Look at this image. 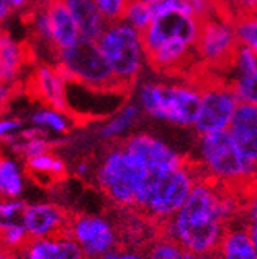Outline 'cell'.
Masks as SVG:
<instances>
[{"mask_svg": "<svg viewBox=\"0 0 257 259\" xmlns=\"http://www.w3.org/2000/svg\"><path fill=\"white\" fill-rule=\"evenodd\" d=\"M241 212L234 188L200 177L182 207L163 225V236L199 256H213L230 222Z\"/></svg>", "mask_w": 257, "mask_h": 259, "instance_id": "1", "label": "cell"}, {"mask_svg": "<svg viewBox=\"0 0 257 259\" xmlns=\"http://www.w3.org/2000/svg\"><path fill=\"white\" fill-rule=\"evenodd\" d=\"M199 179L197 167L189 161L169 169H147L144 190L136 209L153 222L164 223L182 207Z\"/></svg>", "mask_w": 257, "mask_h": 259, "instance_id": "2", "label": "cell"}, {"mask_svg": "<svg viewBox=\"0 0 257 259\" xmlns=\"http://www.w3.org/2000/svg\"><path fill=\"white\" fill-rule=\"evenodd\" d=\"M93 177L115 205L136 209L147 179V166L123 144H115L102 155Z\"/></svg>", "mask_w": 257, "mask_h": 259, "instance_id": "3", "label": "cell"}, {"mask_svg": "<svg viewBox=\"0 0 257 259\" xmlns=\"http://www.w3.org/2000/svg\"><path fill=\"white\" fill-rule=\"evenodd\" d=\"M194 166L200 177L223 187L251 185L255 179V171L245 163L227 130L199 135Z\"/></svg>", "mask_w": 257, "mask_h": 259, "instance_id": "4", "label": "cell"}, {"mask_svg": "<svg viewBox=\"0 0 257 259\" xmlns=\"http://www.w3.org/2000/svg\"><path fill=\"white\" fill-rule=\"evenodd\" d=\"M136 103L142 114L175 126L194 125L200 89L192 84H164L147 81L137 87Z\"/></svg>", "mask_w": 257, "mask_h": 259, "instance_id": "5", "label": "cell"}, {"mask_svg": "<svg viewBox=\"0 0 257 259\" xmlns=\"http://www.w3.org/2000/svg\"><path fill=\"white\" fill-rule=\"evenodd\" d=\"M96 45L117 84L128 90L142 74L147 60L142 33L123 21L106 24Z\"/></svg>", "mask_w": 257, "mask_h": 259, "instance_id": "6", "label": "cell"}, {"mask_svg": "<svg viewBox=\"0 0 257 259\" xmlns=\"http://www.w3.org/2000/svg\"><path fill=\"white\" fill-rule=\"evenodd\" d=\"M56 68L67 82L92 89H122L114 79L96 41L79 40L67 49L57 51Z\"/></svg>", "mask_w": 257, "mask_h": 259, "instance_id": "7", "label": "cell"}, {"mask_svg": "<svg viewBox=\"0 0 257 259\" xmlns=\"http://www.w3.org/2000/svg\"><path fill=\"white\" fill-rule=\"evenodd\" d=\"M237 48L234 19L224 11H218L213 16L200 21L194 53L202 63L210 67L229 65Z\"/></svg>", "mask_w": 257, "mask_h": 259, "instance_id": "8", "label": "cell"}, {"mask_svg": "<svg viewBox=\"0 0 257 259\" xmlns=\"http://www.w3.org/2000/svg\"><path fill=\"white\" fill-rule=\"evenodd\" d=\"M240 101L229 84L210 82L200 89L199 111L192 128L197 135L216 133L227 130Z\"/></svg>", "mask_w": 257, "mask_h": 259, "instance_id": "9", "label": "cell"}, {"mask_svg": "<svg viewBox=\"0 0 257 259\" xmlns=\"http://www.w3.org/2000/svg\"><path fill=\"white\" fill-rule=\"evenodd\" d=\"M67 232L79 245L85 259H99L119 247V234L105 215L81 213L70 217Z\"/></svg>", "mask_w": 257, "mask_h": 259, "instance_id": "10", "label": "cell"}, {"mask_svg": "<svg viewBox=\"0 0 257 259\" xmlns=\"http://www.w3.org/2000/svg\"><path fill=\"white\" fill-rule=\"evenodd\" d=\"M200 21L188 13H168L155 15L148 27L142 32L145 53H151L161 43L169 40H182L194 48L199 35Z\"/></svg>", "mask_w": 257, "mask_h": 259, "instance_id": "11", "label": "cell"}, {"mask_svg": "<svg viewBox=\"0 0 257 259\" xmlns=\"http://www.w3.org/2000/svg\"><path fill=\"white\" fill-rule=\"evenodd\" d=\"M70 213L57 202H32L25 205L21 223L29 239H46L67 232Z\"/></svg>", "mask_w": 257, "mask_h": 259, "instance_id": "12", "label": "cell"}, {"mask_svg": "<svg viewBox=\"0 0 257 259\" xmlns=\"http://www.w3.org/2000/svg\"><path fill=\"white\" fill-rule=\"evenodd\" d=\"M123 147L133 152L144 161L147 169H169L183 164L186 160L168 142L150 133H133L122 142Z\"/></svg>", "mask_w": 257, "mask_h": 259, "instance_id": "13", "label": "cell"}, {"mask_svg": "<svg viewBox=\"0 0 257 259\" xmlns=\"http://www.w3.org/2000/svg\"><path fill=\"white\" fill-rule=\"evenodd\" d=\"M227 133L235 142L243 160L255 171L257 167V105L240 103L227 126Z\"/></svg>", "mask_w": 257, "mask_h": 259, "instance_id": "14", "label": "cell"}, {"mask_svg": "<svg viewBox=\"0 0 257 259\" xmlns=\"http://www.w3.org/2000/svg\"><path fill=\"white\" fill-rule=\"evenodd\" d=\"M229 65L232 67V82L229 85L237 100L257 105V53L238 46Z\"/></svg>", "mask_w": 257, "mask_h": 259, "instance_id": "15", "label": "cell"}, {"mask_svg": "<svg viewBox=\"0 0 257 259\" xmlns=\"http://www.w3.org/2000/svg\"><path fill=\"white\" fill-rule=\"evenodd\" d=\"M18 253L21 259H85L68 232L46 239H29Z\"/></svg>", "mask_w": 257, "mask_h": 259, "instance_id": "16", "label": "cell"}, {"mask_svg": "<svg viewBox=\"0 0 257 259\" xmlns=\"http://www.w3.org/2000/svg\"><path fill=\"white\" fill-rule=\"evenodd\" d=\"M30 89L46 106L67 111V81L56 65H38L32 74Z\"/></svg>", "mask_w": 257, "mask_h": 259, "instance_id": "17", "label": "cell"}, {"mask_svg": "<svg viewBox=\"0 0 257 259\" xmlns=\"http://www.w3.org/2000/svg\"><path fill=\"white\" fill-rule=\"evenodd\" d=\"M46 13L49 19L50 45L56 53L60 49H67L81 40L78 25L62 0H49L46 5Z\"/></svg>", "mask_w": 257, "mask_h": 259, "instance_id": "18", "label": "cell"}, {"mask_svg": "<svg viewBox=\"0 0 257 259\" xmlns=\"http://www.w3.org/2000/svg\"><path fill=\"white\" fill-rule=\"evenodd\" d=\"M78 25L81 40L96 41L101 32L106 27L93 0H62Z\"/></svg>", "mask_w": 257, "mask_h": 259, "instance_id": "19", "label": "cell"}, {"mask_svg": "<svg viewBox=\"0 0 257 259\" xmlns=\"http://www.w3.org/2000/svg\"><path fill=\"white\" fill-rule=\"evenodd\" d=\"M140 117H142V111H140L139 105L133 100H128L117 111L112 112L108 120L99 126L98 136L102 141L123 139L131 135Z\"/></svg>", "mask_w": 257, "mask_h": 259, "instance_id": "20", "label": "cell"}, {"mask_svg": "<svg viewBox=\"0 0 257 259\" xmlns=\"http://www.w3.org/2000/svg\"><path fill=\"white\" fill-rule=\"evenodd\" d=\"M213 259H257L255 243L249 239L246 228L230 223Z\"/></svg>", "mask_w": 257, "mask_h": 259, "instance_id": "21", "label": "cell"}, {"mask_svg": "<svg viewBox=\"0 0 257 259\" xmlns=\"http://www.w3.org/2000/svg\"><path fill=\"white\" fill-rule=\"evenodd\" d=\"M27 62V49L8 32L0 33V71L2 79L13 84L21 77Z\"/></svg>", "mask_w": 257, "mask_h": 259, "instance_id": "22", "label": "cell"}, {"mask_svg": "<svg viewBox=\"0 0 257 259\" xmlns=\"http://www.w3.org/2000/svg\"><path fill=\"white\" fill-rule=\"evenodd\" d=\"M192 49L194 48L182 40H169L148 53L147 60L160 71H177L191 59Z\"/></svg>", "mask_w": 257, "mask_h": 259, "instance_id": "23", "label": "cell"}, {"mask_svg": "<svg viewBox=\"0 0 257 259\" xmlns=\"http://www.w3.org/2000/svg\"><path fill=\"white\" fill-rule=\"evenodd\" d=\"M29 122L30 126L40 130L47 136H67L73 130L76 120L65 109L43 106L30 114Z\"/></svg>", "mask_w": 257, "mask_h": 259, "instance_id": "24", "label": "cell"}, {"mask_svg": "<svg viewBox=\"0 0 257 259\" xmlns=\"http://www.w3.org/2000/svg\"><path fill=\"white\" fill-rule=\"evenodd\" d=\"M25 190L24 167L18 158L4 155L0 157V198L16 199Z\"/></svg>", "mask_w": 257, "mask_h": 259, "instance_id": "25", "label": "cell"}, {"mask_svg": "<svg viewBox=\"0 0 257 259\" xmlns=\"http://www.w3.org/2000/svg\"><path fill=\"white\" fill-rule=\"evenodd\" d=\"M25 167L32 176L47 177V180H59L68 174V166L59 155L50 152L40 153L25 160Z\"/></svg>", "mask_w": 257, "mask_h": 259, "instance_id": "26", "label": "cell"}, {"mask_svg": "<svg viewBox=\"0 0 257 259\" xmlns=\"http://www.w3.org/2000/svg\"><path fill=\"white\" fill-rule=\"evenodd\" d=\"M145 256L147 259H213V256H199L192 253L164 236H160L151 242Z\"/></svg>", "mask_w": 257, "mask_h": 259, "instance_id": "27", "label": "cell"}, {"mask_svg": "<svg viewBox=\"0 0 257 259\" xmlns=\"http://www.w3.org/2000/svg\"><path fill=\"white\" fill-rule=\"evenodd\" d=\"M122 21L142 33L153 21V8L151 5L142 4L139 0H130L123 11Z\"/></svg>", "mask_w": 257, "mask_h": 259, "instance_id": "28", "label": "cell"}, {"mask_svg": "<svg viewBox=\"0 0 257 259\" xmlns=\"http://www.w3.org/2000/svg\"><path fill=\"white\" fill-rule=\"evenodd\" d=\"M234 30L238 46L257 51V19L255 13L237 16L234 19Z\"/></svg>", "mask_w": 257, "mask_h": 259, "instance_id": "29", "label": "cell"}, {"mask_svg": "<svg viewBox=\"0 0 257 259\" xmlns=\"http://www.w3.org/2000/svg\"><path fill=\"white\" fill-rule=\"evenodd\" d=\"M29 240L27 231L22 226V223H10L0 229V243L8 253H18L24 243Z\"/></svg>", "mask_w": 257, "mask_h": 259, "instance_id": "30", "label": "cell"}, {"mask_svg": "<svg viewBox=\"0 0 257 259\" xmlns=\"http://www.w3.org/2000/svg\"><path fill=\"white\" fill-rule=\"evenodd\" d=\"M25 205H27V202L22 198H16V199L0 198V229L10 223H19Z\"/></svg>", "mask_w": 257, "mask_h": 259, "instance_id": "31", "label": "cell"}, {"mask_svg": "<svg viewBox=\"0 0 257 259\" xmlns=\"http://www.w3.org/2000/svg\"><path fill=\"white\" fill-rule=\"evenodd\" d=\"M93 2L102 19L106 21V24H109L115 21H122L123 11L130 0H93Z\"/></svg>", "mask_w": 257, "mask_h": 259, "instance_id": "32", "label": "cell"}, {"mask_svg": "<svg viewBox=\"0 0 257 259\" xmlns=\"http://www.w3.org/2000/svg\"><path fill=\"white\" fill-rule=\"evenodd\" d=\"M218 2H220L221 11L232 19L246 15V13H255L257 7V0H218Z\"/></svg>", "mask_w": 257, "mask_h": 259, "instance_id": "33", "label": "cell"}, {"mask_svg": "<svg viewBox=\"0 0 257 259\" xmlns=\"http://www.w3.org/2000/svg\"><path fill=\"white\" fill-rule=\"evenodd\" d=\"M25 126L24 120L19 117H10V115H0V146H4L13 136H16Z\"/></svg>", "mask_w": 257, "mask_h": 259, "instance_id": "34", "label": "cell"}, {"mask_svg": "<svg viewBox=\"0 0 257 259\" xmlns=\"http://www.w3.org/2000/svg\"><path fill=\"white\" fill-rule=\"evenodd\" d=\"M188 5L191 8V13L194 15L199 21H203L215 13L221 11L220 2L218 0H188Z\"/></svg>", "mask_w": 257, "mask_h": 259, "instance_id": "35", "label": "cell"}, {"mask_svg": "<svg viewBox=\"0 0 257 259\" xmlns=\"http://www.w3.org/2000/svg\"><path fill=\"white\" fill-rule=\"evenodd\" d=\"M153 8V16L155 15H168V13H188L192 15L188 5V0H158Z\"/></svg>", "mask_w": 257, "mask_h": 259, "instance_id": "36", "label": "cell"}, {"mask_svg": "<svg viewBox=\"0 0 257 259\" xmlns=\"http://www.w3.org/2000/svg\"><path fill=\"white\" fill-rule=\"evenodd\" d=\"M99 259H147V256H145V251L115 247L114 250L108 251L106 254H102Z\"/></svg>", "mask_w": 257, "mask_h": 259, "instance_id": "37", "label": "cell"}, {"mask_svg": "<svg viewBox=\"0 0 257 259\" xmlns=\"http://www.w3.org/2000/svg\"><path fill=\"white\" fill-rule=\"evenodd\" d=\"M13 95H15V85L0 81V115H4V112L7 111Z\"/></svg>", "mask_w": 257, "mask_h": 259, "instance_id": "38", "label": "cell"}, {"mask_svg": "<svg viewBox=\"0 0 257 259\" xmlns=\"http://www.w3.org/2000/svg\"><path fill=\"white\" fill-rule=\"evenodd\" d=\"M5 5L10 8V11H24L30 7L32 0H4Z\"/></svg>", "mask_w": 257, "mask_h": 259, "instance_id": "39", "label": "cell"}, {"mask_svg": "<svg viewBox=\"0 0 257 259\" xmlns=\"http://www.w3.org/2000/svg\"><path fill=\"white\" fill-rule=\"evenodd\" d=\"M74 172H76V176L85 179V177H88L90 174H92V167H90L88 161H79L78 164H76V167H74Z\"/></svg>", "mask_w": 257, "mask_h": 259, "instance_id": "40", "label": "cell"}, {"mask_svg": "<svg viewBox=\"0 0 257 259\" xmlns=\"http://www.w3.org/2000/svg\"><path fill=\"white\" fill-rule=\"evenodd\" d=\"M10 15H11V11H10V8L5 5V2L4 0H0V25H2L8 18H10Z\"/></svg>", "mask_w": 257, "mask_h": 259, "instance_id": "41", "label": "cell"}, {"mask_svg": "<svg viewBox=\"0 0 257 259\" xmlns=\"http://www.w3.org/2000/svg\"><path fill=\"white\" fill-rule=\"evenodd\" d=\"M7 254H8V251L4 248V245L0 243V259H7Z\"/></svg>", "mask_w": 257, "mask_h": 259, "instance_id": "42", "label": "cell"}, {"mask_svg": "<svg viewBox=\"0 0 257 259\" xmlns=\"http://www.w3.org/2000/svg\"><path fill=\"white\" fill-rule=\"evenodd\" d=\"M7 259H21V256H19V253H8Z\"/></svg>", "mask_w": 257, "mask_h": 259, "instance_id": "43", "label": "cell"}, {"mask_svg": "<svg viewBox=\"0 0 257 259\" xmlns=\"http://www.w3.org/2000/svg\"><path fill=\"white\" fill-rule=\"evenodd\" d=\"M139 2H142V4H147V5H155L158 0H139Z\"/></svg>", "mask_w": 257, "mask_h": 259, "instance_id": "44", "label": "cell"}, {"mask_svg": "<svg viewBox=\"0 0 257 259\" xmlns=\"http://www.w3.org/2000/svg\"><path fill=\"white\" fill-rule=\"evenodd\" d=\"M0 81H4V79H2V71H0Z\"/></svg>", "mask_w": 257, "mask_h": 259, "instance_id": "45", "label": "cell"}, {"mask_svg": "<svg viewBox=\"0 0 257 259\" xmlns=\"http://www.w3.org/2000/svg\"><path fill=\"white\" fill-rule=\"evenodd\" d=\"M2 32H4V30H2V27H0V33H2Z\"/></svg>", "mask_w": 257, "mask_h": 259, "instance_id": "46", "label": "cell"}, {"mask_svg": "<svg viewBox=\"0 0 257 259\" xmlns=\"http://www.w3.org/2000/svg\"><path fill=\"white\" fill-rule=\"evenodd\" d=\"M0 157H2V152H0Z\"/></svg>", "mask_w": 257, "mask_h": 259, "instance_id": "47", "label": "cell"}]
</instances>
